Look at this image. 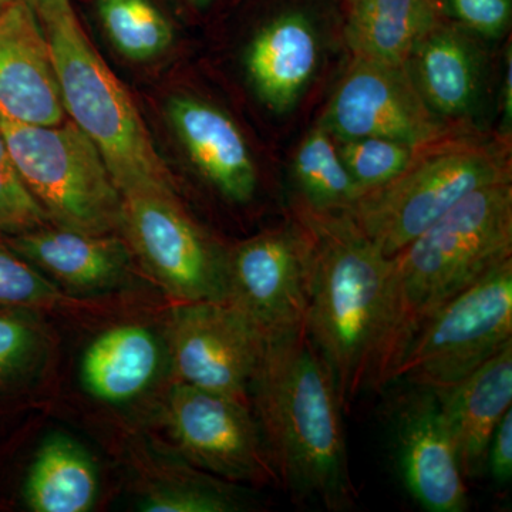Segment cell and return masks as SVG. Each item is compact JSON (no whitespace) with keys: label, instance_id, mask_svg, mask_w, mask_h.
Instances as JSON below:
<instances>
[{"label":"cell","instance_id":"obj_21","mask_svg":"<svg viewBox=\"0 0 512 512\" xmlns=\"http://www.w3.org/2000/svg\"><path fill=\"white\" fill-rule=\"evenodd\" d=\"M99 493L92 458L76 441L53 436L43 443L26 480L25 498L35 512H86Z\"/></svg>","mask_w":512,"mask_h":512},{"label":"cell","instance_id":"obj_33","mask_svg":"<svg viewBox=\"0 0 512 512\" xmlns=\"http://www.w3.org/2000/svg\"><path fill=\"white\" fill-rule=\"evenodd\" d=\"M504 120L510 123L512 116V57L511 50H508L507 69H505L504 92H503Z\"/></svg>","mask_w":512,"mask_h":512},{"label":"cell","instance_id":"obj_27","mask_svg":"<svg viewBox=\"0 0 512 512\" xmlns=\"http://www.w3.org/2000/svg\"><path fill=\"white\" fill-rule=\"evenodd\" d=\"M49 224L46 212L23 184L0 134V234L12 237Z\"/></svg>","mask_w":512,"mask_h":512},{"label":"cell","instance_id":"obj_4","mask_svg":"<svg viewBox=\"0 0 512 512\" xmlns=\"http://www.w3.org/2000/svg\"><path fill=\"white\" fill-rule=\"evenodd\" d=\"M45 26L64 110L99 150L120 195L177 194L136 104L94 50L76 15Z\"/></svg>","mask_w":512,"mask_h":512},{"label":"cell","instance_id":"obj_19","mask_svg":"<svg viewBox=\"0 0 512 512\" xmlns=\"http://www.w3.org/2000/svg\"><path fill=\"white\" fill-rule=\"evenodd\" d=\"M433 29L431 0H356L345 37L356 60L406 66Z\"/></svg>","mask_w":512,"mask_h":512},{"label":"cell","instance_id":"obj_12","mask_svg":"<svg viewBox=\"0 0 512 512\" xmlns=\"http://www.w3.org/2000/svg\"><path fill=\"white\" fill-rule=\"evenodd\" d=\"M308 245L298 224L265 232L227 258L225 302L266 338L306 326Z\"/></svg>","mask_w":512,"mask_h":512},{"label":"cell","instance_id":"obj_7","mask_svg":"<svg viewBox=\"0 0 512 512\" xmlns=\"http://www.w3.org/2000/svg\"><path fill=\"white\" fill-rule=\"evenodd\" d=\"M512 343V258L444 303L407 346L393 382L443 390Z\"/></svg>","mask_w":512,"mask_h":512},{"label":"cell","instance_id":"obj_34","mask_svg":"<svg viewBox=\"0 0 512 512\" xmlns=\"http://www.w3.org/2000/svg\"><path fill=\"white\" fill-rule=\"evenodd\" d=\"M12 2H13V0H0V13H2L3 10L8 8L10 3H12Z\"/></svg>","mask_w":512,"mask_h":512},{"label":"cell","instance_id":"obj_3","mask_svg":"<svg viewBox=\"0 0 512 512\" xmlns=\"http://www.w3.org/2000/svg\"><path fill=\"white\" fill-rule=\"evenodd\" d=\"M512 255L511 181L471 192L392 258L372 389L394 370L420 326Z\"/></svg>","mask_w":512,"mask_h":512},{"label":"cell","instance_id":"obj_26","mask_svg":"<svg viewBox=\"0 0 512 512\" xmlns=\"http://www.w3.org/2000/svg\"><path fill=\"white\" fill-rule=\"evenodd\" d=\"M63 301L55 284L8 245L0 244V305L50 308Z\"/></svg>","mask_w":512,"mask_h":512},{"label":"cell","instance_id":"obj_29","mask_svg":"<svg viewBox=\"0 0 512 512\" xmlns=\"http://www.w3.org/2000/svg\"><path fill=\"white\" fill-rule=\"evenodd\" d=\"M458 19L483 36L497 37L511 19V0H448Z\"/></svg>","mask_w":512,"mask_h":512},{"label":"cell","instance_id":"obj_1","mask_svg":"<svg viewBox=\"0 0 512 512\" xmlns=\"http://www.w3.org/2000/svg\"><path fill=\"white\" fill-rule=\"evenodd\" d=\"M251 390L272 467L289 497L332 512L355 507L345 412L306 326L264 339Z\"/></svg>","mask_w":512,"mask_h":512},{"label":"cell","instance_id":"obj_25","mask_svg":"<svg viewBox=\"0 0 512 512\" xmlns=\"http://www.w3.org/2000/svg\"><path fill=\"white\" fill-rule=\"evenodd\" d=\"M338 151L353 180L367 192L399 177L419 150L389 138L362 137L339 140Z\"/></svg>","mask_w":512,"mask_h":512},{"label":"cell","instance_id":"obj_23","mask_svg":"<svg viewBox=\"0 0 512 512\" xmlns=\"http://www.w3.org/2000/svg\"><path fill=\"white\" fill-rule=\"evenodd\" d=\"M293 170L302 204L311 210L346 212L365 194L343 164L336 141L323 128L303 140Z\"/></svg>","mask_w":512,"mask_h":512},{"label":"cell","instance_id":"obj_28","mask_svg":"<svg viewBox=\"0 0 512 512\" xmlns=\"http://www.w3.org/2000/svg\"><path fill=\"white\" fill-rule=\"evenodd\" d=\"M244 507L234 491L202 481L161 488L141 501L146 512H232Z\"/></svg>","mask_w":512,"mask_h":512},{"label":"cell","instance_id":"obj_11","mask_svg":"<svg viewBox=\"0 0 512 512\" xmlns=\"http://www.w3.org/2000/svg\"><path fill=\"white\" fill-rule=\"evenodd\" d=\"M320 128L333 140L380 137L424 148L443 136V124L406 66L356 60L329 101Z\"/></svg>","mask_w":512,"mask_h":512},{"label":"cell","instance_id":"obj_35","mask_svg":"<svg viewBox=\"0 0 512 512\" xmlns=\"http://www.w3.org/2000/svg\"><path fill=\"white\" fill-rule=\"evenodd\" d=\"M192 3H194V5H197V6H207L208 3L211 2V0H191Z\"/></svg>","mask_w":512,"mask_h":512},{"label":"cell","instance_id":"obj_16","mask_svg":"<svg viewBox=\"0 0 512 512\" xmlns=\"http://www.w3.org/2000/svg\"><path fill=\"white\" fill-rule=\"evenodd\" d=\"M168 116L192 163L222 195L235 202L254 197V161L237 124L224 111L178 96L168 103Z\"/></svg>","mask_w":512,"mask_h":512},{"label":"cell","instance_id":"obj_22","mask_svg":"<svg viewBox=\"0 0 512 512\" xmlns=\"http://www.w3.org/2000/svg\"><path fill=\"white\" fill-rule=\"evenodd\" d=\"M417 79L434 113L461 116L478 94V62L473 46L454 30H430L414 50Z\"/></svg>","mask_w":512,"mask_h":512},{"label":"cell","instance_id":"obj_10","mask_svg":"<svg viewBox=\"0 0 512 512\" xmlns=\"http://www.w3.org/2000/svg\"><path fill=\"white\" fill-rule=\"evenodd\" d=\"M167 420L192 463L231 481L279 484L249 403L177 382L168 394Z\"/></svg>","mask_w":512,"mask_h":512},{"label":"cell","instance_id":"obj_36","mask_svg":"<svg viewBox=\"0 0 512 512\" xmlns=\"http://www.w3.org/2000/svg\"><path fill=\"white\" fill-rule=\"evenodd\" d=\"M352 2H356V0H352Z\"/></svg>","mask_w":512,"mask_h":512},{"label":"cell","instance_id":"obj_8","mask_svg":"<svg viewBox=\"0 0 512 512\" xmlns=\"http://www.w3.org/2000/svg\"><path fill=\"white\" fill-rule=\"evenodd\" d=\"M131 248L161 288L178 302L227 298V258L188 217L177 194L121 195Z\"/></svg>","mask_w":512,"mask_h":512},{"label":"cell","instance_id":"obj_32","mask_svg":"<svg viewBox=\"0 0 512 512\" xmlns=\"http://www.w3.org/2000/svg\"><path fill=\"white\" fill-rule=\"evenodd\" d=\"M26 2L35 10L43 25L74 13L70 0H26Z\"/></svg>","mask_w":512,"mask_h":512},{"label":"cell","instance_id":"obj_13","mask_svg":"<svg viewBox=\"0 0 512 512\" xmlns=\"http://www.w3.org/2000/svg\"><path fill=\"white\" fill-rule=\"evenodd\" d=\"M409 387L392 410L394 456L404 487L423 510L467 511V480L439 397L426 387Z\"/></svg>","mask_w":512,"mask_h":512},{"label":"cell","instance_id":"obj_30","mask_svg":"<svg viewBox=\"0 0 512 512\" xmlns=\"http://www.w3.org/2000/svg\"><path fill=\"white\" fill-rule=\"evenodd\" d=\"M35 345V333L19 316L0 313V379L25 363Z\"/></svg>","mask_w":512,"mask_h":512},{"label":"cell","instance_id":"obj_14","mask_svg":"<svg viewBox=\"0 0 512 512\" xmlns=\"http://www.w3.org/2000/svg\"><path fill=\"white\" fill-rule=\"evenodd\" d=\"M52 50L26 0L0 13V119L35 126L66 120Z\"/></svg>","mask_w":512,"mask_h":512},{"label":"cell","instance_id":"obj_15","mask_svg":"<svg viewBox=\"0 0 512 512\" xmlns=\"http://www.w3.org/2000/svg\"><path fill=\"white\" fill-rule=\"evenodd\" d=\"M467 481L485 473L495 429L512 406V343L448 389L434 390Z\"/></svg>","mask_w":512,"mask_h":512},{"label":"cell","instance_id":"obj_9","mask_svg":"<svg viewBox=\"0 0 512 512\" xmlns=\"http://www.w3.org/2000/svg\"><path fill=\"white\" fill-rule=\"evenodd\" d=\"M167 335L178 382L249 403L264 336L247 316L227 302L181 303Z\"/></svg>","mask_w":512,"mask_h":512},{"label":"cell","instance_id":"obj_31","mask_svg":"<svg viewBox=\"0 0 512 512\" xmlns=\"http://www.w3.org/2000/svg\"><path fill=\"white\" fill-rule=\"evenodd\" d=\"M494 484L498 487H507L512 478V412L511 409L504 414L493 439L490 441L487 453V467Z\"/></svg>","mask_w":512,"mask_h":512},{"label":"cell","instance_id":"obj_17","mask_svg":"<svg viewBox=\"0 0 512 512\" xmlns=\"http://www.w3.org/2000/svg\"><path fill=\"white\" fill-rule=\"evenodd\" d=\"M6 245L77 291H101L119 282L128 252L113 235H90L64 228L32 229L5 237Z\"/></svg>","mask_w":512,"mask_h":512},{"label":"cell","instance_id":"obj_24","mask_svg":"<svg viewBox=\"0 0 512 512\" xmlns=\"http://www.w3.org/2000/svg\"><path fill=\"white\" fill-rule=\"evenodd\" d=\"M99 16L111 42L127 59L146 62L173 43L171 23L150 0H99Z\"/></svg>","mask_w":512,"mask_h":512},{"label":"cell","instance_id":"obj_5","mask_svg":"<svg viewBox=\"0 0 512 512\" xmlns=\"http://www.w3.org/2000/svg\"><path fill=\"white\" fill-rule=\"evenodd\" d=\"M511 181L507 153L471 140L431 144L399 177L367 191L346 214L387 258L402 252L471 192Z\"/></svg>","mask_w":512,"mask_h":512},{"label":"cell","instance_id":"obj_20","mask_svg":"<svg viewBox=\"0 0 512 512\" xmlns=\"http://www.w3.org/2000/svg\"><path fill=\"white\" fill-rule=\"evenodd\" d=\"M158 363L160 350L150 330L120 326L100 335L84 353L83 383L103 402H127L151 383Z\"/></svg>","mask_w":512,"mask_h":512},{"label":"cell","instance_id":"obj_2","mask_svg":"<svg viewBox=\"0 0 512 512\" xmlns=\"http://www.w3.org/2000/svg\"><path fill=\"white\" fill-rule=\"evenodd\" d=\"M308 245L306 330L332 370L343 412L372 389L392 258L346 212L296 208Z\"/></svg>","mask_w":512,"mask_h":512},{"label":"cell","instance_id":"obj_6","mask_svg":"<svg viewBox=\"0 0 512 512\" xmlns=\"http://www.w3.org/2000/svg\"><path fill=\"white\" fill-rule=\"evenodd\" d=\"M9 156L53 227L90 235L123 228V201L109 168L72 120L35 126L0 119Z\"/></svg>","mask_w":512,"mask_h":512},{"label":"cell","instance_id":"obj_18","mask_svg":"<svg viewBox=\"0 0 512 512\" xmlns=\"http://www.w3.org/2000/svg\"><path fill=\"white\" fill-rule=\"evenodd\" d=\"M318 63V39L301 15L274 20L249 46L247 67L261 99L272 109H289Z\"/></svg>","mask_w":512,"mask_h":512}]
</instances>
